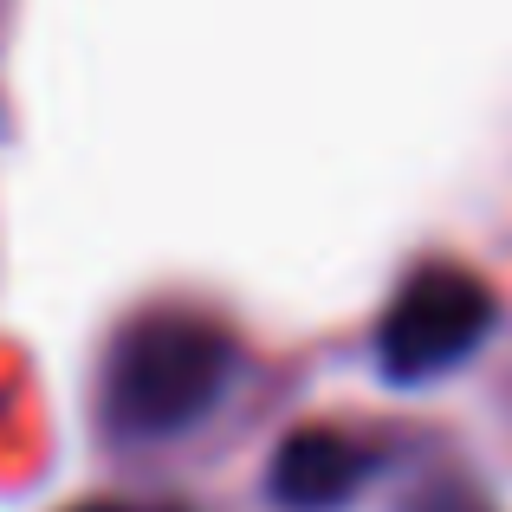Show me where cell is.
Masks as SVG:
<instances>
[{"instance_id": "3", "label": "cell", "mask_w": 512, "mask_h": 512, "mask_svg": "<svg viewBox=\"0 0 512 512\" xmlns=\"http://www.w3.org/2000/svg\"><path fill=\"white\" fill-rule=\"evenodd\" d=\"M376 474V448H363L344 428H292L266 461V493L279 512H338L350 506Z\"/></svg>"}, {"instance_id": "5", "label": "cell", "mask_w": 512, "mask_h": 512, "mask_svg": "<svg viewBox=\"0 0 512 512\" xmlns=\"http://www.w3.org/2000/svg\"><path fill=\"white\" fill-rule=\"evenodd\" d=\"M72 512H124V506H111V500H91V506H72Z\"/></svg>"}, {"instance_id": "4", "label": "cell", "mask_w": 512, "mask_h": 512, "mask_svg": "<svg viewBox=\"0 0 512 512\" xmlns=\"http://www.w3.org/2000/svg\"><path fill=\"white\" fill-rule=\"evenodd\" d=\"M409 512H493V500L474 487V480H454V474H441V480H428V487L409 500Z\"/></svg>"}, {"instance_id": "1", "label": "cell", "mask_w": 512, "mask_h": 512, "mask_svg": "<svg viewBox=\"0 0 512 512\" xmlns=\"http://www.w3.org/2000/svg\"><path fill=\"white\" fill-rule=\"evenodd\" d=\"M240 376V338L195 305H150L117 325L98 370V422L117 441H175L201 428Z\"/></svg>"}, {"instance_id": "2", "label": "cell", "mask_w": 512, "mask_h": 512, "mask_svg": "<svg viewBox=\"0 0 512 512\" xmlns=\"http://www.w3.org/2000/svg\"><path fill=\"white\" fill-rule=\"evenodd\" d=\"M493 331H500V299L487 279L461 260H422L376 318V370L402 389L441 383L474 363Z\"/></svg>"}]
</instances>
